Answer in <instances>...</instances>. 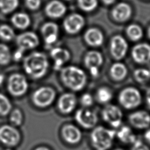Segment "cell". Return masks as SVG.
Listing matches in <instances>:
<instances>
[{
  "mask_svg": "<svg viewBox=\"0 0 150 150\" xmlns=\"http://www.w3.org/2000/svg\"><path fill=\"white\" fill-rule=\"evenodd\" d=\"M131 145L130 150H150V148L148 145L138 139Z\"/></svg>",
  "mask_w": 150,
  "mask_h": 150,
  "instance_id": "obj_37",
  "label": "cell"
},
{
  "mask_svg": "<svg viewBox=\"0 0 150 150\" xmlns=\"http://www.w3.org/2000/svg\"><path fill=\"white\" fill-rule=\"evenodd\" d=\"M9 120L11 122L16 126L20 125L23 121V114L21 110L19 108L12 110L10 112Z\"/></svg>",
  "mask_w": 150,
  "mask_h": 150,
  "instance_id": "obj_34",
  "label": "cell"
},
{
  "mask_svg": "<svg viewBox=\"0 0 150 150\" xmlns=\"http://www.w3.org/2000/svg\"><path fill=\"white\" fill-rule=\"evenodd\" d=\"M149 73H150V69H149Z\"/></svg>",
  "mask_w": 150,
  "mask_h": 150,
  "instance_id": "obj_47",
  "label": "cell"
},
{
  "mask_svg": "<svg viewBox=\"0 0 150 150\" xmlns=\"http://www.w3.org/2000/svg\"><path fill=\"white\" fill-rule=\"evenodd\" d=\"M5 81V76L2 73H0V86L4 83Z\"/></svg>",
  "mask_w": 150,
  "mask_h": 150,
  "instance_id": "obj_42",
  "label": "cell"
},
{
  "mask_svg": "<svg viewBox=\"0 0 150 150\" xmlns=\"http://www.w3.org/2000/svg\"><path fill=\"white\" fill-rule=\"evenodd\" d=\"M118 99L119 103L123 108L127 110H133L141 104L142 96L138 89L131 86L120 91Z\"/></svg>",
  "mask_w": 150,
  "mask_h": 150,
  "instance_id": "obj_6",
  "label": "cell"
},
{
  "mask_svg": "<svg viewBox=\"0 0 150 150\" xmlns=\"http://www.w3.org/2000/svg\"><path fill=\"white\" fill-rule=\"evenodd\" d=\"M83 62L90 75L94 77H98L99 69L103 63L102 54L96 50H89L85 54Z\"/></svg>",
  "mask_w": 150,
  "mask_h": 150,
  "instance_id": "obj_9",
  "label": "cell"
},
{
  "mask_svg": "<svg viewBox=\"0 0 150 150\" xmlns=\"http://www.w3.org/2000/svg\"><path fill=\"white\" fill-rule=\"evenodd\" d=\"M128 44L125 38L120 35L113 36L110 42V52L111 56L116 60L122 59L127 54Z\"/></svg>",
  "mask_w": 150,
  "mask_h": 150,
  "instance_id": "obj_12",
  "label": "cell"
},
{
  "mask_svg": "<svg viewBox=\"0 0 150 150\" xmlns=\"http://www.w3.org/2000/svg\"><path fill=\"white\" fill-rule=\"evenodd\" d=\"M62 134L64 139L71 144L79 143L82 138L81 131L76 126L72 124L64 125L62 129Z\"/></svg>",
  "mask_w": 150,
  "mask_h": 150,
  "instance_id": "obj_22",
  "label": "cell"
},
{
  "mask_svg": "<svg viewBox=\"0 0 150 150\" xmlns=\"http://www.w3.org/2000/svg\"><path fill=\"white\" fill-rule=\"evenodd\" d=\"M6 150H11V149H6Z\"/></svg>",
  "mask_w": 150,
  "mask_h": 150,
  "instance_id": "obj_48",
  "label": "cell"
},
{
  "mask_svg": "<svg viewBox=\"0 0 150 150\" xmlns=\"http://www.w3.org/2000/svg\"><path fill=\"white\" fill-rule=\"evenodd\" d=\"M102 2L106 5H110L114 4L116 0H101Z\"/></svg>",
  "mask_w": 150,
  "mask_h": 150,
  "instance_id": "obj_41",
  "label": "cell"
},
{
  "mask_svg": "<svg viewBox=\"0 0 150 150\" xmlns=\"http://www.w3.org/2000/svg\"><path fill=\"white\" fill-rule=\"evenodd\" d=\"M128 69L127 66L121 62L113 63L110 68V74L111 77L116 81L123 80L127 76Z\"/></svg>",
  "mask_w": 150,
  "mask_h": 150,
  "instance_id": "obj_25",
  "label": "cell"
},
{
  "mask_svg": "<svg viewBox=\"0 0 150 150\" xmlns=\"http://www.w3.org/2000/svg\"><path fill=\"white\" fill-rule=\"evenodd\" d=\"M116 138L120 142L125 145H132L137 139L135 134L128 125L120 126L116 131Z\"/></svg>",
  "mask_w": 150,
  "mask_h": 150,
  "instance_id": "obj_23",
  "label": "cell"
},
{
  "mask_svg": "<svg viewBox=\"0 0 150 150\" xmlns=\"http://www.w3.org/2000/svg\"><path fill=\"white\" fill-rule=\"evenodd\" d=\"M128 120L129 124L136 129H146L150 127V114L146 111H135L129 114Z\"/></svg>",
  "mask_w": 150,
  "mask_h": 150,
  "instance_id": "obj_15",
  "label": "cell"
},
{
  "mask_svg": "<svg viewBox=\"0 0 150 150\" xmlns=\"http://www.w3.org/2000/svg\"><path fill=\"white\" fill-rule=\"evenodd\" d=\"M59 71V78L62 83L70 91H80L86 86L87 76L80 67L74 65H67Z\"/></svg>",
  "mask_w": 150,
  "mask_h": 150,
  "instance_id": "obj_2",
  "label": "cell"
},
{
  "mask_svg": "<svg viewBox=\"0 0 150 150\" xmlns=\"http://www.w3.org/2000/svg\"><path fill=\"white\" fill-rule=\"evenodd\" d=\"M56 97V92L52 87L43 86L34 90L31 100L35 106L39 108H46L53 104Z\"/></svg>",
  "mask_w": 150,
  "mask_h": 150,
  "instance_id": "obj_5",
  "label": "cell"
},
{
  "mask_svg": "<svg viewBox=\"0 0 150 150\" xmlns=\"http://www.w3.org/2000/svg\"><path fill=\"white\" fill-rule=\"evenodd\" d=\"M6 88L12 96L20 97L27 93L29 83L24 74L21 73H13L8 77Z\"/></svg>",
  "mask_w": 150,
  "mask_h": 150,
  "instance_id": "obj_4",
  "label": "cell"
},
{
  "mask_svg": "<svg viewBox=\"0 0 150 150\" xmlns=\"http://www.w3.org/2000/svg\"><path fill=\"white\" fill-rule=\"evenodd\" d=\"M103 121L113 128H119L122 124L123 114L121 110L114 104L105 105L101 111Z\"/></svg>",
  "mask_w": 150,
  "mask_h": 150,
  "instance_id": "obj_7",
  "label": "cell"
},
{
  "mask_svg": "<svg viewBox=\"0 0 150 150\" xmlns=\"http://www.w3.org/2000/svg\"><path fill=\"white\" fill-rule=\"evenodd\" d=\"M65 1H71L72 0H65Z\"/></svg>",
  "mask_w": 150,
  "mask_h": 150,
  "instance_id": "obj_46",
  "label": "cell"
},
{
  "mask_svg": "<svg viewBox=\"0 0 150 150\" xmlns=\"http://www.w3.org/2000/svg\"><path fill=\"white\" fill-rule=\"evenodd\" d=\"M112 150H124V149L121 148H115V149H114Z\"/></svg>",
  "mask_w": 150,
  "mask_h": 150,
  "instance_id": "obj_45",
  "label": "cell"
},
{
  "mask_svg": "<svg viewBox=\"0 0 150 150\" xmlns=\"http://www.w3.org/2000/svg\"><path fill=\"white\" fill-rule=\"evenodd\" d=\"M49 66L47 56L39 51L29 53L22 60V67L25 74L33 80H39L45 77L48 72Z\"/></svg>",
  "mask_w": 150,
  "mask_h": 150,
  "instance_id": "obj_1",
  "label": "cell"
},
{
  "mask_svg": "<svg viewBox=\"0 0 150 150\" xmlns=\"http://www.w3.org/2000/svg\"><path fill=\"white\" fill-rule=\"evenodd\" d=\"M131 6L126 2H120L116 4L111 11L112 18L117 22L123 23L128 21L132 15Z\"/></svg>",
  "mask_w": 150,
  "mask_h": 150,
  "instance_id": "obj_19",
  "label": "cell"
},
{
  "mask_svg": "<svg viewBox=\"0 0 150 150\" xmlns=\"http://www.w3.org/2000/svg\"><path fill=\"white\" fill-rule=\"evenodd\" d=\"M145 99H146V101L148 105L150 108V88H149L146 90V94H145Z\"/></svg>",
  "mask_w": 150,
  "mask_h": 150,
  "instance_id": "obj_40",
  "label": "cell"
},
{
  "mask_svg": "<svg viewBox=\"0 0 150 150\" xmlns=\"http://www.w3.org/2000/svg\"><path fill=\"white\" fill-rule=\"evenodd\" d=\"M20 139L18 130L12 125H4L0 127V141L8 146H15Z\"/></svg>",
  "mask_w": 150,
  "mask_h": 150,
  "instance_id": "obj_18",
  "label": "cell"
},
{
  "mask_svg": "<svg viewBox=\"0 0 150 150\" xmlns=\"http://www.w3.org/2000/svg\"><path fill=\"white\" fill-rule=\"evenodd\" d=\"M12 104L10 99L4 94L0 93V115L5 116L12 110Z\"/></svg>",
  "mask_w": 150,
  "mask_h": 150,
  "instance_id": "obj_31",
  "label": "cell"
},
{
  "mask_svg": "<svg viewBox=\"0 0 150 150\" xmlns=\"http://www.w3.org/2000/svg\"><path fill=\"white\" fill-rule=\"evenodd\" d=\"M12 59V53L9 47L5 43H0V65L6 66Z\"/></svg>",
  "mask_w": 150,
  "mask_h": 150,
  "instance_id": "obj_29",
  "label": "cell"
},
{
  "mask_svg": "<svg viewBox=\"0 0 150 150\" xmlns=\"http://www.w3.org/2000/svg\"><path fill=\"white\" fill-rule=\"evenodd\" d=\"M41 0H25V5L30 11L38 10L41 5Z\"/></svg>",
  "mask_w": 150,
  "mask_h": 150,
  "instance_id": "obj_36",
  "label": "cell"
},
{
  "mask_svg": "<svg viewBox=\"0 0 150 150\" xmlns=\"http://www.w3.org/2000/svg\"><path fill=\"white\" fill-rule=\"evenodd\" d=\"M24 52V51L18 48V49L12 54V59L16 62H18L21 59H23L24 57H23V54Z\"/></svg>",
  "mask_w": 150,
  "mask_h": 150,
  "instance_id": "obj_38",
  "label": "cell"
},
{
  "mask_svg": "<svg viewBox=\"0 0 150 150\" xmlns=\"http://www.w3.org/2000/svg\"><path fill=\"white\" fill-rule=\"evenodd\" d=\"M127 37L133 42H137L141 39L144 36L142 28L140 25L135 23L129 25L125 30Z\"/></svg>",
  "mask_w": 150,
  "mask_h": 150,
  "instance_id": "obj_26",
  "label": "cell"
},
{
  "mask_svg": "<svg viewBox=\"0 0 150 150\" xmlns=\"http://www.w3.org/2000/svg\"><path fill=\"white\" fill-rule=\"evenodd\" d=\"M86 21L84 16L79 13H71L65 17L63 22L64 31L69 35L79 33L84 28Z\"/></svg>",
  "mask_w": 150,
  "mask_h": 150,
  "instance_id": "obj_8",
  "label": "cell"
},
{
  "mask_svg": "<svg viewBox=\"0 0 150 150\" xmlns=\"http://www.w3.org/2000/svg\"><path fill=\"white\" fill-rule=\"evenodd\" d=\"M67 11L65 4L59 0H52L49 2L45 8L46 15L53 19L63 17Z\"/></svg>",
  "mask_w": 150,
  "mask_h": 150,
  "instance_id": "obj_20",
  "label": "cell"
},
{
  "mask_svg": "<svg viewBox=\"0 0 150 150\" xmlns=\"http://www.w3.org/2000/svg\"><path fill=\"white\" fill-rule=\"evenodd\" d=\"M12 25L16 29L25 30L28 29L31 24L30 16L24 12H18L12 15L11 18Z\"/></svg>",
  "mask_w": 150,
  "mask_h": 150,
  "instance_id": "obj_24",
  "label": "cell"
},
{
  "mask_svg": "<svg viewBox=\"0 0 150 150\" xmlns=\"http://www.w3.org/2000/svg\"><path fill=\"white\" fill-rule=\"evenodd\" d=\"M144 139L146 141V142L149 145H150V127L147 128L145 131L144 134Z\"/></svg>",
  "mask_w": 150,
  "mask_h": 150,
  "instance_id": "obj_39",
  "label": "cell"
},
{
  "mask_svg": "<svg viewBox=\"0 0 150 150\" xmlns=\"http://www.w3.org/2000/svg\"><path fill=\"white\" fill-rule=\"evenodd\" d=\"M147 36H148V38L150 39V25L149 26L147 29Z\"/></svg>",
  "mask_w": 150,
  "mask_h": 150,
  "instance_id": "obj_44",
  "label": "cell"
},
{
  "mask_svg": "<svg viewBox=\"0 0 150 150\" xmlns=\"http://www.w3.org/2000/svg\"><path fill=\"white\" fill-rule=\"evenodd\" d=\"M80 102L83 107L87 108L93 105L94 101L92 96L89 93H86L81 96Z\"/></svg>",
  "mask_w": 150,
  "mask_h": 150,
  "instance_id": "obj_35",
  "label": "cell"
},
{
  "mask_svg": "<svg viewBox=\"0 0 150 150\" xmlns=\"http://www.w3.org/2000/svg\"><path fill=\"white\" fill-rule=\"evenodd\" d=\"M40 34L46 45H52L57 41L59 38V25L53 21L46 22L40 28Z\"/></svg>",
  "mask_w": 150,
  "mask_h": 150,
  "instance_id": "obj_13",
  "label": "cell"
},
{
  "mask_svg": "<svg viewBox=\"0 0 150 150\" xmlns=\"http://www.w3.org/2000/svg\"><path fill=\"white\" fill-rule=\"evenodd\" d=\"M35 150H49V149L46 147H39L36 148Z\"/></svg>",
  "mask_w": 150,
  "mask_h": 150,
  "instance_id": "obj_43",
  "label": "cell"
},
{
  "mask_svg": "<svg viewBox=\"0 0 150 150\" xmlns=\"http://www.w3.org/2000/svg\"><path fill=\"white\" fill-rule=\"evenodd\" d=\"M19 5V0H0V11L9 14L15 11Z\"/></svg>",
  "mask_w": 150,
  "mask_h": 150,
  "instance_id": "obj_30",
  "label": "cell"
},
{
  "mask_svg": "<svg viewBox=\"0 0 150 150\" xmlns=\"http://www.w3.org/2000/svg\"><path fill=\"white\" fill-rule=\"evenodd\" d=\"M135 80L139 83L144 84L150 79V73L148 69L144 68L137 69L134 71Z\"/></svg>",
  "mask_w": 150,
  "mask_h": 150,
  "instance_id": "obj_33",
  "label": "cell"
},
{
  "mask_svg": "<svg viewBox=\"0 0 150 150\" xmlns=\"http://www.w3.org/2000/svg\"><path fill=\"white\" fill-rule=\"evenodd\" d=\"M83 39L87 45L93 47H97L103 45L104 37L100 29L96 27H91L84 32Z\"/></svg>",
  "mask_w": 150,
  "mask_h": 150,
  "instance_id": "obj_21",
  "label": "cell"
},
{
  "mask_svg": "<svg viewBox=\"0 0 150 150\" xmlns=\"http://www.w3.org/2000/svg\"><path fill=\"white\" fill-rule=\"evenodd\" d=\"M79 8L86 12L94 11L98 6V0H77Z\"/></svg>",
  "mask_w": 150,
  "mask_h": 150,
  "instance_id": "obj_32",
  "label": "cell"
},
{
  "mask_svg": "<svg viewBox=\"0 0 150 150\" xmlns=\"http://www.w3.org/2000/svg\"><path fill=\"white\" fill-rule=\"evenodd\" d=\"M16 38V34L12 26L8 24L0 25V39L4 42H11Z\"/></svg>",
  "mask_w": 150,
  "mask_h": 150,
  "instance_id": "obj_28",
  "label": "cell"
},
{
  "mask_svg": "<svg viewBox=\"0 0 150 150\" xmlns=\"http://www.w3.org/2000/svg\"><path fill=\"white\" fill-rule=\"evenodd\" d=\"M116 138V131L104 126H96L90 134L91 144L95 150H109Z\"/></svg>",
  "mask_w": 150,
  "mask_h": 150,
  "instance_id": "obj_3",
  "label": "cell"
},
{
  "mask_svg": "<svg viewBox=\"0 0 150 150\" xmlns=\"http://www.w3.org/2000/svg\"><path fill=\"white\" fill-rule=\"evenodd\" d=\"M77 103L76 96L71 92L62 94L57 100V107L59 111L64 114L71 113L76 108Z\"/></svg>",
  "mask_w": 150,
  "mask_h": 150,
  "instance_id": "obj_16",
  "label": "cell"
},
{
  "mask_svg": "<svg viewBox=\"0 0 150 150\" xmlns=\"http://www.w3.org/2000/svg\"><path fill=\"white\" fill-rule=\"evenodd\" d=\"M74 118L77 122L86 129L94 128L98 122V116L96 112L87 108L77 110Z\"/></svg>",
  "mask_w": 150,
  "mask_h": 150,
  "instance_id": "obj_11",
  "label": "cell"
},
{
  "mask_svg": "<svg viewBox=\"0 0 150 150\" xmlns=\"http://www.w3.org/2000/svg\"><path fill=\"white\" fill-rule=\"evenodd\" d=\"M131 56L138 64L148 63L150 62V45L146 43L137 44L132 48Z\"/></svg>",
  "mask_w": 150,
  "mask_h": 150,
  "instance_id": "obj_17",
  "label": "cell"
},
{
  "mask_svg": "<svg viewBox=\"0 0 150 150\" xmlns=\"http://www.w3.org/2000/svg\"><path fill=\"white\" fill-rule=\"evenodd\" d=\"M96 98L99 103L106 104L112 99V93L108 87H100L96 91Z\"/></svg>",
  "mask_w": 150,
  "mask_h": 150,
  "instance_id": "obj_27",
  "label": "cell"
},
{
  "mask_svg": "<svg viewBox=\"0 0 150 150\" xmlns=\"http://www.w3.org/2000/svg\"><path fill=\"white\" fill-rule=\"evenodd\" d=\"M50 57L53 62L54 69L56 70H60L70 61L71 53L66 48L56 46L50 50Z\"/></svg>",
  "mask_w": 150,
  "mask_h": 150,
  "instance_id": "obj_14",
  "label": "cell"
},
{
  "mask_svg": "<svg viewBox=\"0 0 150 150\" xmlns=\"http://www.w3.org/2000/svg\"><path fill=\"white\" fill-rule=\"evenodd\" d=\"M18 48L25 52L38 47L40 44L38 35L32 31H25L19 34L15 38Z\"/></svg>",
  "mask_w": 150,
  "mask_h": 150,
  "instance_id": "obj_10",
  "label": "cell"
}]
</instances>
